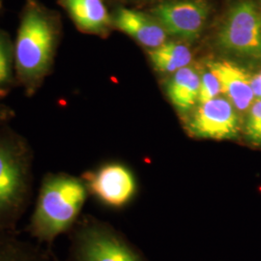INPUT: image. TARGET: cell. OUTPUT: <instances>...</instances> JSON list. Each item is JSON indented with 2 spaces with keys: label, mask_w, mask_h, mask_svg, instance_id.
Returning a JSON list of instances; mask_svg holds the SVG:
<instances>
[{
  "label": "cell",
  "mask_w": 261,
  "mask_h": 261,
  "mask_svg": "<svg viewBox=\"0 0 261 261\" xmlns=\"http://www.w3.org/2000/svg\"><path fill=\"white\" fill-rule=\"evenodd\" d=\"M62 35L55 11L38 0H27L14 42L17 84L28 97L41 89L51 74Z\"/></svg>",
  "instance_id": "1"
},
{
  "label": "cell",
  "mask_w": 261,
  "mask_h": 261,
  "mask_svg": "<svg viewBox=\"0 0 261 261\" xmlns=\"http://www.w3.org/2000/svg\"><path fill=\"white\" fill-rule=\"evenodd\" d=\"M59 3L83 32L106 35L112 25L103 0H59Z\"/></svg>",
  "instance_id": "11"
},
{
  "label": "cell",
  "mask_w": 261,
  "mask_h": 261,
  "mask_svg": "<svg viewBox=\"0 0 261 261\" xmlns=\"http://www.w3.org/2000/svg\"><path fill=\"white\" fill-rule=\"evenodd\" d=\"M244 136L248 144L261 147V100H256L250 109L244 127Z\"/></svg>",
  "instance_id": "16"
},
{
  "label": "cell",
  "mask_w": 261,
  "mask_h": 261,
  "mask_svg": "<svg viewBox=\"0 0 261 261\" xmlns=\"http://www.w3.org/2000/svg\"><path fill=\"white\" fill-rule=\"evenodd\" d=\"M222 94L221 85L217 76L208 69L200 73V85L198 94V103L211 101Z\"/></svg>",
  "instance_id": "17"
},
{
  "label": "cell",
  "mask_w": 261,
  "mask_h": 261,
  "mask_svg": "<svg viewBox=\"0 0 261 261\" xmlns=\"http://www.w3.org/2000/svg\"><path fill=\"white\" fill-rule=\"evenodd\" d=\"M200 73L194 67L187 66L170 77L167 92L178 112L187 113L198 102Z\"/></svg>",
  "instance_id": "12"
},
{
  "label": "cell",
  "mask_w": 261,
  "mask_h": 261,
  "mask_svg": "<svg viewBox=\"0 0 261 261\" xmlns=\"http://www.w3.org/2000/svg\"><path fill=\"white\" fill-rule=\"evenodd\" d=\"M68 235L69 261H150L107 221L83 214Z\"/></svg>",
  "instance_id": "4"
},
{
  "label": "cell",
  "mask_w": 261,
  "mask_h": 261,
  "mask_svg": "<svg viewBox=\"0 0 261 261\" xmlns=\"http://www.w3.org/2000/svg\"><path fill=\"white\" fill-rule=\"evenodd\" d=\"M89 196L111 210H122L130 205L137 195L138 186L130 168L112 162L86 171L82 176Z\"/></svg>",
  "instance_id": "6"
},
{
  "label": "cell",
  "mask_w": 261,
  "mask_h": 261,
  "mask_svg": "<svg viewBox=\"0 0 261 261\" xmlns=\"http://www.w3.org/2000/svg\"><path fill=\"white\" fill-rule=\"evenodd\" d=\"M207 67L217 76L222 94L237 112H245L251 109L254 101L252 76L245 69L227 60H213Z\"/></svg>",
  "instance_id": "9"
},
{
  "label": "cell",
  "mask_w": 261,
  "mask_h": 261,
  "mask_svg": "<svg viewBox=\"0 0 261 261\" xmlns=\"http://www.w3.org/2000/svg\"><path fill=\"white\" fill-rule=\"evenodd\" d=\"M148 55L154 68L164 74H174L189 65L193 59L190 47L174 41H167L160 47L150 49Z\"/></svg>",
  "instance_id": "14"
},
{
  "label": "cell",
  "mask_w": 261,
  "mask_h": 261,
  "mask_svg": "<svg viewBox=\"0 0 261 261\" xmlns=\"http://www.w3.org/2000/svg\"><path fill=\"white\" fill-rule=\"evenodd\" d=\"M218 45L228 54L261 61V14L252 1L240 0L228 10Z\"/></svg>",
  "instance_id": "5"
},
{
  "label": "cell",
  "mask_w": 261,
  "mask_h": 261,
  "mask_svg": "<svg viewBox=\"0 0 261 261\" xmlns=\"http://www.w3.org/2000/svg\"><path fill=\"white\" fill-rule=\"evenodd\" d=\"M14 42L9 34L0 28V99L6 97L16 86Z\"/></svg>",
  "instance_id": "15"
},
{
  "label": "cell",
  "mask_w": 261,
  "mask_h": 261,
  "mask_svg": "<svg viewBox=\"0 0 261 261\" xmlns=\"http://www.w3.org/2000/svg\"><path fill=\"white\" fill-rule=\"evenodd\" d=\"M16 115V112L6 103H0V127L8 125Z\"/></svg>",
  "instance_id": "18"
},
{
  "label": "cell",
  "mask_w": 261,
  "mask_h": 261,
  "mask_svg": "<svg viewBox=\"0 0 261 261\" xmlns=\"http://www.w3.org/2000/svg\"><path fill=\"white\" fill-rule=\"evenodd\" d=\"M112 19L114 28L149 49L160 47L168 41V32L158 20L140 11L119 8Z\"/></svg>",
  "instance_id": "10"
},
{
  "label": "cell",
  "mask_w": 261,
  "mask_h": 261,
  "mask_svg": "<svg viewBox=\"0 0 261 261\" xmlns=\"http://www.w3.org/2000/svg\"><path fill=\"white\" fill-rule=\"evenodd\" d=\"M209 12L206 0H169L151 10L168 35L190 42L200 36Z\"/></svg>",
  "instance_id": "8"
},
{
  "label": "cell",
  "mask_w": 261,
  "mask_h": 261,
  "mask_svg": "<svg viewBox=\"0 0 261 261\" xmlns=\"http://www.w3.org/2000/svg\"><path fill=\"white\" fill-rule=\"evenodd\" d=\"M2 5H3V0H0V9L2 8Z\"/></svg>",
  "instance_id": "20"
},
{
  "label": "cell",
  "mask_w": 261,
  "mask_h": 261,
  "mask_svg": "<svg viewBox=\"0 0 261 261\" xmlns=\"http://www.w3.org/2000/svg\"><path fill=\"white\" fill-rule=\"evenodd\" d=\"M237 110L225 97L199 103L187 122L190 136L202 140H236L240 135Z\"/></svg>",
  "instance_id": "7"
},
{
  "label": "cell",
  "mask_w": 261,
  "mask_h": 261,
  "mask_svg": "<svg viewBox=\"0 0 261 261\" xmlns=\"http://www.w3.org/2000/svg\"><path fill=\"white\" fill-rule=\"evenodd\" d=\"M34 152L22 135L0 127V228L16 230L33 196Z\"/></svg>",
  "instance_id": "3"
},
{
  "label": "cell",
  "mask_w": 261,
  "mask_h": 261,
  "mask_svg": "<svg viewBox=\"0 0 261 261\" xmlns=\"http://www.w3.org/2000/svg\"><path fill=\"white\" fill-rule=\"evenodd\" d=\"M88 197L83 178L66 172H48L41 181L25 231L53 253L56 239L69 233L82 217Z\"/></svg>",
  "instance_id": "2"
},
{
  "label": "cell",
  "mask_w": 261,
  "mask_h": 261,
  "mask_svg": "<svg viewBox=\"0 0 261 261\" xmlns=\"http://www.w3.org/2000/svg\"><path fill=\"white\" fill-rule=\"evenodd\" d=\"M252 88L254 99L261 100V71L252 76Z\"/></svg>",
  "instance_id": "19"
},
{
  "label": "cell",
  "mask_w": 261,
  "mask_h": 261,
  "mask_svg": "<svg viewBox=\"0 0 261 261\" xmlns=\"http://www.w3.org/2000/svg\"><path fill=\"white\" fill-rule=\"evenodd\" d=\"M51 252L20 238L16 230L0 228V261H51Z\"/></svg>",
  "instance_id": "13"
}]
</instances>
